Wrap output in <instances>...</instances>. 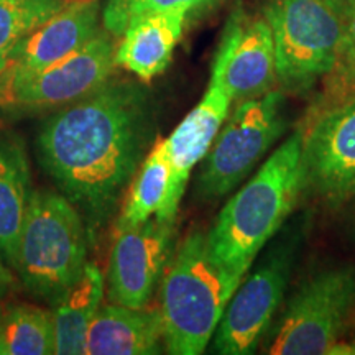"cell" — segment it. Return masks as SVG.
<instances>
[{"mask_svg":"<svg viewBox=\"0 0 355 355\" xmlns=\"http://www.w3.org/2000/svg\"><path fill=\"white\" fill-rule=\"evenodd\" d=\"M298 248L300 232L286 234L270 247L254 272L242 278L212 337V352L220 355L257 352L272 329L277 311L285 298Z\"/></svg>","mask_w":355,"mask_h":355,"instance_id":"obj_8","label":"cell"},{"mask_svg":"<svg viewBox=\"0 0 355 355\" xmlns=\"http://www.w3.org/2000/svg\"><path fill=\"white\" fill-rule=\"evenodd\" d=\"M214 0H107L102 7V24L112 37H121L128 24L146 13L181 12L189 15Z\"/></svg>","mask_w":355,"mask_h":355,"instance_id":"obj_23","label":"cell"},{"mask_svg":"<svg viewBox=\"0 0 355 355\" xmlns=\"http://www.w3.org/2000/svg\"><path fill=\"white\" fill-rule=\"evenodd\" d=\"M347 344L350 345V349H352V355H355V327L352 329V332H350V336H347Z\"/></svg>","mask_w":355,"mask_h":355,"instance_id":"obj_26","label":"cell"},{"mask_svg":"<svg viewBox=\"0 0 355 355\" xmlns=\"http://www.w3.org/2000/svg\"><path fill=\"white\" fill-rule=\"evenodd\" d=\"M6 259H3L2 252H0V298H2L3 295H6L8 288H10V283H12V277L10 273H8V268L6 266Z\"/></svg>","mask_w":355,"mask_h":355,"instance_id":"obj_25","label":"cell"},{"mask_svg":"<svg viewBox=\"0 0 355 355\" xmlns=\"http://www.w3.org/2000/svg\"><path fill=\"white\" fill-rule=\"evenodd\" d=\"M87 263V229L64 194L33 191L21 227L15 270L26 290L55 301Z\"/></svg>","mask_w":355,"mask_h":355,"instance_id":"obj_4","label":"cell"},{"mask_svg":"<svg viewBox=\"0 0 355 355\" xmlns=\"http://www.w3.org/2000/svg\"><path fill=\"white\" fill-rule=\"evenodd\" d=\"M241 282L211 250L207 234L193 230L162 278L158 313L166 352L202 354Z\"/></svg>","mask_w":355,"mask_h":355,"instance_id":"obj_3","label":"cell"},{"mask_svg":"<svg viewBox=\"0 0 355 355\" xmlns=\"http://www.w3.org/2000/svg\"><path fill=\"white\" fill-rule=\"evenodd\" d=\"M175 254V222L157 216L139 225L117 229L109 259L110 303L141 309L152 300Z\"/></svg>","mask_w":355,"mask_h":355,"instance_id":"obj_10","label":"cell"},{"mask_svg":"<svg viewBox=\"0 0 355 355\" xmlns=\"http://www.w3.org/2000/svg\"><path fill=\"white\" fill-rule=\"evenodd\" d=\"M355 316V268L313 273L293 293L278 324L266 334L265 354L326 355Z\"/></svg>","mask_w":355,"mask_h":355,"instance_id":"obj_5","label":"cell"},{"mask_svg":"<svg viewBox=\"0 0 355 355\" xmlns=\"http://www.w3.org/2000/svg\"><path fill=\"white\" fill-rule=\"evenodd\" d=\"M99 0L68 3L13 46L6 71L35 73L63 60L101 32Z\"/></svg>","mask_w":355,"mask_h":355,"instance_id":"obj_14","label":"cell"},{"mask_svg":"<svg viewBox=\"0 0 355 355\" xmlns=\"http://www.w3.org/2000/svg\"><path fill=\"white\" fill-rule=\"evenodd\" d=\"M115 66L112 35L101 30L79 50L46 68L35 73L3 71L0 104L40 109L76 102L110 81Z\"/></svg>","mask_w":355,"mask_h":355,"instance_id":"obj_9","label":"cell"},{"mask_svg":"<svg viewBox=\"0 0 355 355\" xmlns=\"http://www.w3.org/2000/svg\"><path fill=\"white\" fill-rule=\"evenodd\" d=\"M66 6V0H0V76L13 46Z\"/></svg>","mask_w":355,"mask_h":355,"instance_id":"obj_21","label":"cell"},{"mask_svg":"<svg viewBox=\"0 0 355 355\" xmlns=\"http://www.w3.org/2000/svg\"><path fill=\"white\" fill-rule=\"evenodd\" d=\"M171 189V163L165 140L153 145L141 162L140 171L133 180L125 204L119 216L117 229H127L159 216L165 209Z\"/></svg>","mask_w":355,"mask_h":355,"instance_id":"obj_19","label":"cell"},{"mask_svg":"<svg viewBox=\"0 0 355 355\" xmlns=\"http://www.w3.org/2000/svg\"><path fill=\"white\" fill-rule=\"evenodd\" d=\"M326 2L344 24L355 13V0H326Z\"/></svg>","mask_w":355,"mask_h":355,"instance_id":"obj_24","label":"cell"},{"mask_svg":"<svg viewBox=\"0 0 355 355\" xmlns=\"http://www.w3.org/2000/svg\"><path fill=\"white\" fill-rule=\"evenodd\" d=\"M32 193L24 145L17 137L0 133V252L13 268Z\"/></svg>","mask_w":355,"mask_h":355,"instance_id":"obj_17","label":"cell"},{"mask_svg":"<svg viewBox=\"0 0 355 355\" xmlns=\"http://www.w3.org/2000/svg\"><path fill=\"white\" fill-rule=\"evenodd\" d=\"M2 355L55 354L53 313L33 304H13L0 318Z\"/></svg>","mask_w":355,"mask_h":355,"instance_id":"obj_20","label":"cell"},{"mask_svg":"<svg viewBox=\"0 0 355 355\" xmlns=\"http://www.w3.org/2000/svg\"><path fill=\"white\" fill-rule=\"evenodd\" d=\"M155 132L148 92L107 81L51 117L37 137L38 158L89 224L109 219L145 159Z\"/></svg>","mask_w":355,"mask_h":355,"instance_id":"obj_1","label":"cell"},{"mask_svg":"<svg viewBox=\"0 0 355 355\" xmlns=\"http://www.w3.org/2000/svg\"><path fill=\"white\" fill-rule=\"evenodd\" d=\"M285 128V92L282 89L237 102L201 162L198 196L219 199L232 193L263 162Z\"/></svg>","mask_w":355,"mask_h":355,"instance_id":"obj_6","label":"cell"},{"mask_svg":"<svg viewBox=\"0 0 355 355\" xmlns=\"http://www.w3.org/2000/svg\"><path fill=\"white\" fill-rule=\"evenodd\" d=\"M321 83L322 91L311 109L309 119L355 99V13L344 24L334 63Z\"/></svg>","mask_w":355,"mask_h":355,"instance_id":"obj_22","label":"cell"},{"mask_svg":"<svg viewBox=\"0 0 355 355\" xmlns=\"http://www.w3.org/2000/svg\"><path fill=\"white\" fill-rule=\"evenodd\" d=\"M211 79L224 86L232 102L265 94L275 89L277 58L268 20L242 7L230 13L222 32Z\"/></svg>","mask_w":355,"mask_h":355,"instance_id":"obj_11","label":"cell"},{"mask_svg":"<svg viewBox=\"0 0 355 355\" xmlns=\"http://www.w3.org/2000/svg\"><path fill=\"white\" fill-rule=\"evenodd\" d=\"M68 3H73V2H84V0H66Z\"/></svg>","mask_w":355,"mask_h":355,"instance_id":"obj_28","label":"cell"},{"mask_svg":"<svg viewBox=\"0 0 355 355\" xmlns=\"http://www.w3.org/2000/svg\"><path fill=\"white\" fill-rule=\"evenodd\" d=\"M0 318H2V311H0ZM0 355H2V337H0Z\"/></svg>","mask_w":355,"mask_h":355,"instance_id":"obj_27","label":"cell"},{"mask_svg":"<svg viewBox=\"0 0 355 355\" xmlns=\"http://www.w3.org/2000/svg\"><path fill=\"white\" fill-rule=\"evenodd\" d=\"M163 324L158 311L101 304L86 336L87 355H153L162 352Z\"/></svg>","mask_w":355,"mask_h":355,"instance_id":"obj_16","label":"cell"},{"mask_svg":"<svg viewBox=\"0 0 355 355\" xmlns=\"http://www.w3.org/2000/svg\"><path fill=\"white\" fill-rule=\"evenodd\" d=\"M232 104V97L224 86L214 79H209L199 104L165 139L168 158L171 163V189L165 209L157 216L158 219L175 222L191 171L209 152L220 127L227 121Z\"/></svg>","mask_w":355,"mask_h":355,"instance_id":"obj_13","label":"cell"},{"mask_svg":"<svg viewBox=\"0 0 355 355\" xmlns=\"http://www.w3.org/2000/svg\"><path fill=\"white\" fill-rule=\"evenodd\" d=\"M265 19L272 28L282 91H311L332 68L344 21L326 0H270Z\"/></svg>","mask_w":355,"mask_h":355,"instance_id":"obj_7","label":"cell"},{"mask_svg":"<svg viewBox=\"0 0 355 355\" xmlns=\"http://www.w3.org/2000/svg\"><path fill=\"white\" fill-rule=\"evenodd\" d=\"M104 298V277L99 266L87 261L76 282L58 298L53 313L55 354L83 355L92 319Z\"/></svg>","mask_w":355,"mask_h":355,"instance_id":"obj_18","label":"cell"},{"mask_svg":"<svg viewBox=\"0 0 355 355\" xmlns=\"http://www.w3.org/2000/svg\"><path fill=\"white\" fill-rule=\"evenodd\" d=\"M304 188L303 132L296 130L222 207L207 234L211 250L243 278L282 230Z\"/></svg>","mask_w":355,"mask_h":355,"instance_id":"obj_2","label":"cell"},{"mask_svg":"<svg viewBox=\"0 0 355 355\" xmlns=\"http://www.w3.org/2000/svg\"><path fill=\"white\" fill-rule=\"evenodd\" d=\"M186 19L188 15L181 12L146 13L133 19L115 48V63L141 83H150L171 63Z\"/></svg>","mask_w":355,"mask_h":355,"instance_id":"obj_15","label":"cell"},{"mask_svg":"<svg viewBox=\"0 0 355 355\" xmlns=\"http://www.w3.org/2000/svg\"><path fill=\"white\" fill-rule=\"evenodd\" d=\"M303 166L306 188L327 202L355 196V99L309 119Z\"/></svg>","mask_w":355,"mask_h":355,"instance_id":"obj_12","label":"cell"}]
</instances>
